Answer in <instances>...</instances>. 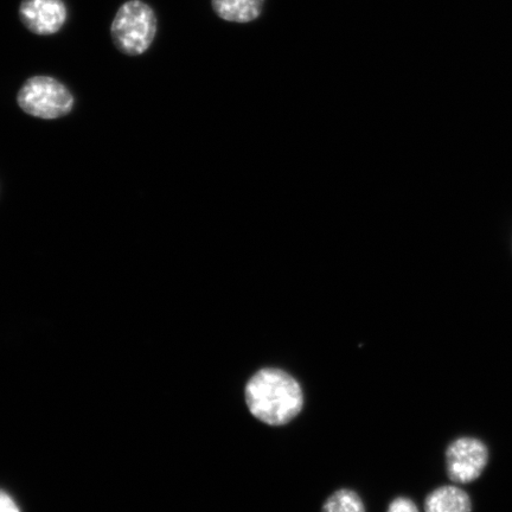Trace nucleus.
Masks as SVG:
<instances>
[{
    "mask_svg": "<svg viewBox=\"0 0 512 512\" xmlns=\"http://www.w3.org/2000/svg\"><path fill=\"white\" fill-rule=\"evenodd\" d=\"M246 403L256 419L271 426H283L302 412V386L286 371L265 368L248 381Z\"/></svg>",
    "mask_w": 512,
    "mask_h": 512,
    "instance_id": "1",
    "label": "nucleus"
},
{
    "mask_svg": "<svg viewBox=\"0 0 512 512\" xmlns=\"http://www.w3.org/2000/svg\"><path fill=\"white\" fill-rule=\"evenodd\" d=\"M157 34V16L143 0L120 6L111 25L114 46L127 56H139L151 47Z\"/></svg>",
    "mask_w": 512,
    "mask_h": 512,
    "instance_id": "2",
    "label": "nucleus"
},
{
    "mask_svg": "<svg viewBox=\"0 0 512 512\" xmlns=\"http://www.w3.org/2000/svg\"><path fill=\"white\" fill-rule=\"evenodd\" d=\"M19 107L32 117L53 120L72 112L74 96L51 76H34L25 81L17 96Z\"/></svg>",
    "mask_w": 512,
    "mask_h": 512,
    "instance_id": "3",
    "label": "nucleus"
},
{
    "mask_svg": "<svg viewBox=\"0 0 512 512\" xmlns=\"http://www.w3.org/2000/svg\"><path fill=\"white\" fill-rule=\"evenodd\" d=\"M488 448L475 438H460L448 447L446 463L453 483L469 484L482 475L488 464Z\"/></svg>",
    "mask_w": 512,
    "mask_h": 512,
    "instance_id": "4",
    "label": "nucleus"
},
{
    "mask_svg": "<svg viewBox=\"0 0 512 512\" xmlns=\"http://www.w3.org/2000/svg\"><path fill=\"white\" fill-rule=\"evenodd\" d=\"M18 15L32 34L50 36L57 34L66 24L68 9L63 0H23Z\"/></svg>",
    "mask_w": 512,
    "mask_h": 512,
    "instance_id": "5",
    "label": "nucleus"
},
{
    "mask_svg": "<svg viewBox=\"0 0 512 512\" xmlns=\"http://www.w3.org/2000/svg\"><path fill=\"white\" fill-rule=\"evenodd\" d=\"M211 5L223 21L249 23L260 17L265 0H213Z\"/></svg>",
    "mask_w": 512,
    "mask_h": 512,
    "instance_id": "6",
    "label": "nucleus"
},
{
    "mask_svg": "<svg viewBox=\"0 0 512 512\" xmlns=\"http://www.w3.org/2000/svg\"><path fill=\"white\" fill-rule=\"evenodd\" d=\"M471 499L454 485L443 486L426 498V512H471Z\"/></svg>",
    "mask_w": 512,
    "mask_h": 512,
    "instance_id": "7",
    "label": "nucleus"
},
{
    "mask_svg": "<svg viewBox=\"0 0 512 512\" xmlns=\"http://www.w3.org/2000/svg\"><path fill=\"white\" fill-rule=\"evenodd\" d=\"M322 512H366V509L356 492L343 489L328 498Z\"/></svg>",
    "mask_w": 512,
    "mask_h": 512,
    "instance_id": "8",
    "label": "nucleus"
},
{
    "mask_svg": "<svg viewBox=\"0 0 512 512\" xmlns=\"http://www.w3.org/2000/svg\"><path fill=\"white\" fill-rule=\"evenodd\" d=\"M387 512H419V509L411 499L399 497L389 505Z\"/></svg>",
    "mask_w": 512,
    "mask_h": 512,
    "instance_id": "9",
    "label": "nucleus"
},
{
    "mask_svg": "<svg viewBox=\"0 0 512 512\" xmlns=\"http://www.w3.org/2000/svg\"><path fill=\"white\" fill-rule=\"evenodd\" d=\"M0 512H21L14 499L3 491H0Z\"/></svg>",
    "mask_w": 512,
    "mask_h": 512,
    "instance_id": "10",
    "label": "nucleus"
}]
</instances>
